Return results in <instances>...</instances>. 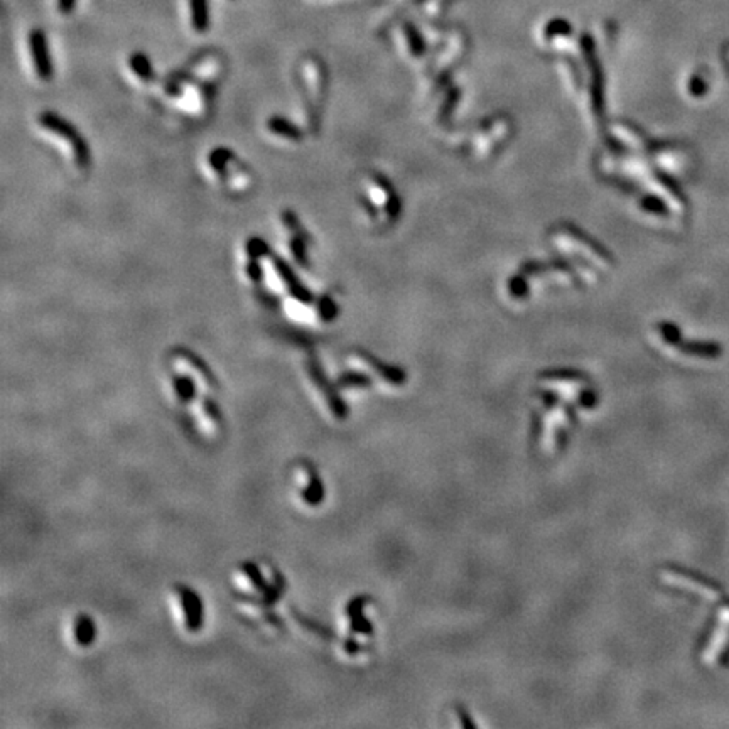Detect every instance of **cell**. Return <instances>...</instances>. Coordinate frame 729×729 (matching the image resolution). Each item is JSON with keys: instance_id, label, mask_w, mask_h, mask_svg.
Wrapping results in <instances>:
<instances>
[{"instance_id": "9a60e30c", "label": "cell", "mask_w": 729, "mask_h": 729, "mask_svg": "<svg viewBox=\"0 0 729 729\" xmlns=\"http://www.w3.org/2000/svg\"><path fill=\"white\" fill-rule=\"evenodd\" d=\"M230 159H233V152L225 149V147H220V149L213 151L211 154H209V166L213 167V171L223 172L226 162H228Z\"/></svg>"}, {"instance_id": "e0dca14e", "label": "cell", "mask_w": 729, "mask_h": 729, "mask_svg": "<svg viewBox=\"0 0 729 729\" xmlns=\"http://www.w3.org/2000/svg\"><path fill=\"white\" fill-rule=\"evenodd\" d=\"M289 249L292 255H294L296 262L300 263V265H306V243H304V237H300V235H298V237H294L289 243Z\"/></svg>"}, {"instance_id": "5b68a950", "label": "cell", "mask_w": 729, "mask_h": 729, "mask_svg": "<svg viewBox=\"0 0 729 729\" xmlns=\"http://www.w3.org/2000/svg\"><path fill=\"white\" fill-rule=\"evenodd\" d=\"M29 51H31L32 64H34L36 75L41 80L48 81L53 78V61L49 56V46H48V38L44 34L43 29H32L29 32Z\"/></svg>"}, {"instance_id": "7c38bea8", "label": "cell", "mask_w": 729, "mask_h": 729, "mask_svg": "<svg viewBox=\"0 0 729 729\" xmlns=\"http://www.w3.org/2000/svg\"><path fill=\"white\" fill-rule=\"evenodd\" d=\"M171 389L174 394L176 401L179 403L191 402L196 395V382L193 380L191 375H179V377H172L171 380Z\"/></svg>"}, {"instance_id": "52a82bcc", "label": "cell", "mask_w": 729, "mask_h": 729, "mask_svg": "<svg viewBox=\"0 0 729 729\" xmlns=\"http://www.w3.org/2000/svg\"><path fill=\"white\" fill-rule=\"evenodd\" d=\"M272 262H274L275 272H277V274L281 275V279L284 281V284H287V287H289L292 298L298 299L299 303L311 304L312 303V294L306 289V287L303 286V284L299 282V279L296 277L294 272H292L291 267L287 265V263L284 262V261H281V258H279V257H272Z\"/></svg>"}, {"instance_id": "8fae6325", "label": "cell", "mask_w": 729, "mask_h": 729, "mask_svg": "<svg viewBox=\"0 0 729 729\" xmlns=\"http://www.w3.org/2000/svg\"><path fill=\"white\" fill-rule=\"evenodd\" d=\"M189 12H191V26L196 32L203 34L209 29V2L208 0H189Z\"/></svg>"}, {"instance_id": "ba28073f", "label": "cell", "mask_w": 729, "mask_h": 729, "mask_svg": "<svg viewBox=\"0 0 729 729\" xmlns=\"http://www.w3.org/2000/svg\"><path fill=\"white\" fill-rule=\"evenodd\" d=\"M95 633H97V628H95L93 621L86 615H78L73 618L68 628L69 641L76 646H88L93 641Z\"/></svg>"}, {"instance_id": "ffe728a7", "label": "cell", "mask_w": 729, "mask_h": 729, "mask_svg": "<svg viewBox=\"0 0 729 729\" xmlns=\"http://www.w3.org/2000/svg\"><path fill=\"white\" fill-rule=\"evenodd\" d=\"M76 6V0H57V9L61 14H71Z\"/></svg>"}, {"instance_id": "9c48e42d", "label": "cell", "mask_w": 729, "mask_h": 729, "mask_svg": "<svg viewBox=\"0 0 729 729\" xmlns=\"http://www.w3.org/2000/svg\"><path fill=\"white\" fill-rule=\"evenodd\" d=\"M197 422L201 429H204L208 434H216L220 431L221 414L211 398L203 397L197 403Z\"/></svg>"}, {"instance_id": "d6986e66", "label": "cell", "mask_w": 729, "mask_h": 729, "mask_svg": "<svg viewBox=\"0 0 729 729\" xmlns=\"http://www.w3.org/2000/svg\"><path fill=\"white\" fill-rule=\"evenodd\" d=\"M245 269H247V270H245V272H247V275H249V277L252 279L254 282H258V281H261V279H262V267L258 265V262L255 261V258H252V261H250L249 263H247Z\"/></svg>"}, {"instance_id": "6da1fadb", "label": "cell", "mask_w": 729, "mask_h": 729, "mask_svg": "<svg viewBox=\"0 0 729 729\" xmlns=\"http://www.w3.org/2000/svg\"><path fill=\"white\" fill-rule=\"evenodd\" d=\"M38 123L44 130L51 132V134L63 139V141L71 144L73 158H75L78 167L86 169L90 166V162H92V154H90L88 144H86L85 139L78 134L71 123L64 120L63 117H60V115L55 112H43L38 117Z\"/></svg>"}, {"instance_id": "30bf717a", "label": "cell", "mask_w": 729, "mask_h": 729, "mask_svg": "<svg viewBox=\"0 0 729 729\" xmlns=\"http://www.w3.org/2000/svg\"><path fill=\"white\" fill-rule=\"evenodd\" d=\"M178 358L181 360V363H184L183 366L184 368L191 370V377L193 375H196L197 380L201 382L204 387H208V389H215V377H213L211 370L208 368V366L204 365V361H201L200 358H197L196 355H193L191 352H186V349H181V352L178 353Z\"/></svg>"}, {"instance_id": "8992f818", "label": "cell", "mask_w": 729, "mask_h": 729, "mask_svg": "<svg viewBox=\"0 0 729 729\" xmlns=\"http://www.w3.org/2000/svg\"><path fill=\"white\" fill-rule=\"evenodd\" d=\"M307 368V377L309 380L314 384L316 389L319 390V397L323 398L324 403H326L328 407V412L329 414L333 415V417H338V419H343L346 415V409L343 405V402L340 401V397L333 392V389L329 387V384L326 380H324L323 373H321V370L318 368V365L314 363V361H309V363L306 365Z\"/></svg>"}, {"instance_id": "277c9868", "label": "cell", "mask_w": 729, "mask_h": 729, "mask_svg": "<svg viewBox=\"0 0 729 729\" xmlns=\"http://www.w3.org/2000/svg\"><path fill=\"white\" fill-rule=\"evenodd\" d=\"M294 486L300 504L306 506H316L323 501L324 490L321 485L316 468L311 463L300 461L294 469Z\"/></svg>"}, {"instance_id": "7a4b0ae2", "label": "cell", "mask_w": 729, "mask_h": 729, "mask_svg": "<svg viewBox=\"0 0 729 729\" xmlns=\"http://www.w3.org/2000/svg\"><path fill=\"white\" fill-rule=\"evenodd\" d=\"M574 414L569 409L562 405L552 407L547 414V417L543 419L542 426V447L546 449V452H557L561 451L566 444V440L569 439L571 429L574 426Z\"/></svg>"}, {"instance_id": "5bb4252c", "label": "cell", "mask_w": 729, "mask_h": 729, "mask_svg": "<svg viewBox=\"0 0 729 729\" xmlns=\"http://www.w3.org/2000/svg\"><path fill=\"white\" fill-rule=\"evenodd\" d=\"M130 69L135 73L144 83H149L154 80V68H152L151 60L144 53H132L129 60Z\"/></svg>"}, {"instance_id": "3957f363", "label": "cell", "mask_w": 729, "mask_h": 729, "mask_svg": "<svg viewBox=\"0 0 729 729\" xmlns=\"http://www.w3.org/2000/svg\"><path fill=\"white\" fill-rule=\"evenodd\" d=\"M171 599L179 627L188 633H196L203 625V608L196 592L186 586H174Z\"/></svg>"}, {"instance_id": "4fadbf2b", "label": "cell", "mask_w": 729, "mask_h": 729, "mask_svg": "<svg viewBox=\"0 0 729 729\" xmlns=\"http://www.w3.org/2000/svg\"><path fill=\"white\" fill-rule=\"evenodd\" d=\"M267 129H269L272 134L292 142H299L300 139H303V132H300L294 123H291L284 117H270L269 120H267Z\"/></svg>"}, {"instance_id": "2e32d148", "label": "cell", "mask_w": 729, "mask_h": 729, "mask_svg": "<svg viewBox=\"0 0 729 729\" xmlns=\"http://www.w3.org/2000/svg\"><path fill=\"white\" fill-rule=\"evenodd\" d=\"M247 254H249L250 258L257 261V258L269 255L270 250L262 238H250L249 243H247Z\"/></svg>"}, {"instance_id": "ac0fdd59", "label": "cell", "mask_w": 729, "mask_h": 729, "mask_svg": "<svg viewBox=\"0 0 729 729\" xmlns=\"http://www.w3.org/2000/svg\"><path fill=\"white\" fill-rule=\"evenodd\" d=\"M340 385L341 387H352V389H356V387H368L370 385V380L366 377H363V375H345V377L340 378Z\"/></svg>"}]
</instances>
